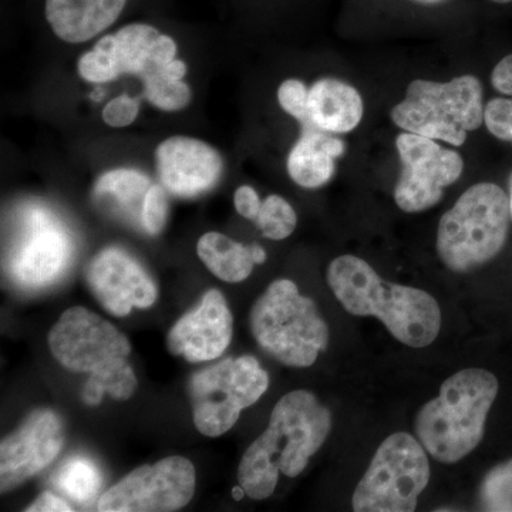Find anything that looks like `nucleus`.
Returning a JSON list of instances; mask_svg holds the SVG:
<instances>
[{"instance_id": "f257e3e1", "label": "nucleus", "mask_w": 512, "mask_h": 512, "mask_svg": "<svg viewBox=\"0 0 512 512\" xmlns=\"http://www.w3.org/2000/svg\"><path fill=\"white\" fill-rule=\"evenodd\" d=\"M332 429L330 412L311 392L295 390L276 403L268 429L248 447L238 481L252 500L274 494L279 474L296 477L318 453Z\"/></svg>"}, {"instance_id": "f03ea898", "label": "nucleus", "mask_w": 512, "mask_h": 512, "mask_svg": "<svg viewBox=\"0 0 512 512\" xmlns=\"http://www.w3.org/2000/svg\"><path fill=\"white\" fill-rule=\"evenodd\" d=\"M326 278L350 315L376 316L403 345L426 348L439 336L440 306L430 293L383 281L372 266L355 255L333 259Z\"/></svg>"}, {"instance_id": "7ed1b4c3", "label": "nucleus", "mask_w": 512, "mask_h": 512, "mask_svg": "<svg viewBox=\"0 0 512 512\" xmlns=\"http://www.w3.org/2000/svg\"><path fill=\"white\" fill-rule=\"evenodd\" d=\"M50 352L57 362L74 373H89L83 400L89 406L101 403L104 394L128 400L138 382L127 359L131 345L116 326L99 315L74 306L62 313L49 332Z\"/></svg>"}, {"instance_id": "20e7f679", "label": "nucleus", "mask_w": 512, "mask_h": 512, "mask_svg": "<svg viewBox=\"0 0 512 512\" xmlns=\"http://www.w3.org/2000/svg\"><path fill=\"white\" fill-rule=\"evenodd\" d=\"M497 377L485 369H464L448 377L436 399L421 407L416 436L431 457L454 464L476 450L497 399Z\"/></svg>"}, {"instance_id": "39448f33", "label": "nucleus", "mask_w": 512, "mask_h": 512, "mask_svg": "<svg viewBox=\"0 0 512 512\" xmlns=\"http://www.w3.org/2000/svg\"><path fill=\"white\" fill-rule=\"evenodd\" d=\"M510 197L493 183L468 188L441 217L437 252L454 272H468L500 254L510 228Z\"/></svg>"}, {"instance_id": "423d86ee", "label": "nucleus", "mask_w": 512, "mask_h": 512, "mask_svg": "<svg viewBox=\"0 0 512 512\" xmlns=\"http://www.w3.org/2000/svg\"><path fill=\"white\" fill-rule=\"evenodd\" d=\"M252 335L282 365L309 367L328 348V323L312 299L289 279H278L252 306Z\"/></svg>"}, {"instance_id": "0eeeda50", "label": "nucleus", "mask_w": 512, "mask_h": 512, "mask_svg": "<svg viewBox=\"0 0 512 512\" xmlns=\"http://www.w3.org/2000/svg\"><path fill=\"white\" fill-rule=\"evenodd\" d=\"M109 55L113 80L124 74L140 77L144 97L158 110L180 111L190 104L191 89L183 82L187 64L175 59L173 37L144 23L124 26L114 35L101 37Z\"/></svg>"}, {"instance_id": "6e6552de", "label": "nucleus", "mask_w": 512, "mask_h": 512, "mask_svg": "<svg viewBox=\"0 0 512 512\" xmlns=\"http://www.w3.org/2000/svg\"><path fill=\"white\" fill-rule=\"evenodd\" d=\"M390 117L404 131L460 147L484 123L483 86L471 74L447 83L414 80Z\"/></svg>"}, {"instance_id": "1a4fd4ad", "label": "nucleus", "mask_w": 512, "mask_h": 512, "mask_svg": "<svg viewBox=\"0 0 512 512\" xmlns=\"http://www.w3.org/2000/svg\"><path fill=\"white\" fill-rule=\"evenodd\" d=\"M430 481L426 448L407 433L387 437L377 448L352 498L356 512H412Z\"/></svg>"}, {"instance_id": "9d476101", "label": "nucleus", "mask_w": 512, "mask_h": 512, "mask_svg": "<svg viewBox=\"0 0 512 512\" xmlns=\"http://www.w3.org/2000/svg\"><path fill=\"white\" fill-rule=\"evenodd\" d=\"M268 387V373L254 356L228 357L195 373L188 386L195 427L204 436H222Z\"/></svg>"}, {"instance_id": "9b49d317", "label": "nucleus", "mask_w": 512, "mask_h": 512, "mask_svg": "<svg viewBox=\"0 0 512 512\" xmlns=\"http://www.w3.org/2000/svg\"><path fill=\"white\" fill-rule=\"evenodd\" d=\"M194 464L188 458L167 457L143 466L101 495V512H171L190 503L195 493Z\"/></svg>"}, {"instance_id": "f8f14e48", "label": "nucleus", "mask_w": 512, "mask_h": 512, "mask_svg": "<svg viewBox=\"0 0 512 512\" xmlns=\"http://www.w3.org/2000/svg\"><path fill=\"white\" fill-rule=\"evenodd\" d=\"M396 146L403 167L394 190L400 210H429L443 198L444 188L456 183L463 174L460 154L441 147L433 138L406 131L397 137Z\"/></svg>"}, {"instance_id": "ddd939ff", "label": "nucleus", "mask_w": 512, "mask_h": 512, "mask_svg": "<svg viewBox=\"0 0 512 512\" xmlns=\"http://www.w3.org/2000/svg\"><path fill=\"white\" fill-rule=\"evenodd\" d=\"M74 255L72 235L53 212L42 207L26 210L23 232L9 261L13 281L37 289L62 278Z\"/></svg>"}, {"instance_id": "4468645a", "label": "nucleus", "mask_w": 512, "mask_h": 512, "mask_svg": "<svg viewBox=\"0 0 512 512\" xmlns=\"http://www.w3.org/2000/svg\"><path fill=\"white\" fill-rule=\"evenodd\" d=\"M64 444L62 420L52 410H37L0 444L2 493L13 490L45 470Z\"/></svg>"}, {"instance_id": "2eb2a0df", "label": "nucleus", "mask_w": 512, "mask_h": 512, "mask_svg": "<svg viewBox=\"0 0 512 512\" xmlns=\"http://www.w3.org/2000/svg\"><path fill=\"white\" fill-rule=\"evenodd\" d=\"M87 284L114 316H127L134 308H151L157 301L153 278L120 248H106L94 256L87 269Z\"/></svg>"}, {"instance_id": "dca6fc26", "label": "nucleus", "mask_w": 512, "mask_h": 512, "mask_svg": "<svg viewBox=\"0 0 512 512\" xmlns=\"http://www.w3.org/2000/svg\"><path fill=\"white\" fill-rule=\"evenodd\" d=\"M157 171L165 190L175 197L195 198L220 181L224 161L214 147L192 137H170L156 150Z\"/></svg>"}, {"instance_id": "f3484780", "label": "nucleus", "mask_w": 512, "mask_h": 512, "mask_svg": "<svg viewBox=\"0 0 512 512\" xmlns=\"http://www.w3.org/2000/svg\"><path fill=\"white\" fill-rule=\"evenodd\" d=\"M231 311L224 296L211 289L194 311L187 313L167 336L168 350L191 363L218 359L232 339Z\"/></svg>"}, {"instance_id": "a211bd4d", "label": "nucleus", "mask_w": 512, "mask_h": 512, "mask_svg": "<svg viewBox=\"0 0 512 512\" xmlns=\"http://www.w3.org/2000/svg\"><path fill=\"white\" fill-rule=\"evenodd\" d=\"M127 0H46V19L67 43H83L113 25Z\"/></svg>"}, {"instance_id": "6ab92c4d", "label": "nucleus", "mask_w": 512, "mask_h": 512, "mask_svg": "<svg viewBox=\"0 0 512 512\" xmlns=\"http://www.w3.org/2000/svg\"><path fill=\"white\" fill-rule=\"evenodd\" d=\"M345 143L315 124L303 126L302 134L288 156L289 177L303 188L328 184L336 170L335 160L345 153Z\"/></svg>"}, {"instance_id": "aec40b11", "label": "nucleus", "mask_w": 512, "mask_h": 512, "mask_svg": "<svg viewBox=\"0 0 512 512\" xmlns=\"http://www.w3.org/2000/svg\"><path fill=\"white\" fill-rule=\"evenodd\" d=\"M309 114L320 130L349 133L363 117V100L355 87L336 79H322L309 90Z\"/></svg>"}, {"instance_id": "412c9836", "label": "nucleus", "mask_w": 512, "mask_h": 512, "mask_svg": "<svg viewBox=\"0 0 512 512\" xmlns=\"http://www.w3.org/2000/svg\"><path fill=\"white\" fill-rule=\"evenodd\" d=\"M197 254L205 266L229 284L245 281L254 269L252 245L239 244L220 232H207L197 244Z\"/></svg>"}, {"instance_id": "4be33fe9", "label": "nucleus", "mask_w": 512, "mask_h": 512, "mask_svg": "<svg viewBox=\"0 0 512 512\" xmlns=\"http://www.w3.org/2000/svg\"><path fill=\"white\" fill-rule=\"evenodd\" d=\"M150 178L140 171L119 168L101 175L94 185L99 200H109L126 214L140 215L144 198L150 190Z\"/></svg>"}, {"instance_id": "5701e85b", "label": "nucleus", "mask_w": 512, "mask_h": 512, "mask_svg": "<svg viewBox=\"0 0 512 512\" xmlns=\"http://www.w3.org/2000/svg\"><path fill=\"white\" fill-rule=\"evenodd\" d=\"M491 83L498 93L507 97L488 101L484 107L485 126L498 140L512 143V55L494 67Z\"/></svg>"}, {"instance_id": "b1692460", "label": "nucleus", "mask_w": 512, "mask_h": 512, "mask_svg": "<svg viewBox=\"0 0 512 512\" xmlns=\"http://www.w3.org/2000/svg\"><path fill=\"white\" fill-rule=\"evenodd\" d=\"M55 485L67 497L84 504L92 501L101 488V473L96 463L86 457H72L59 467Z\"/></svg>"}, {"instance_id": "393cba45", "label": "nucleus", "mask_w": 512, "mask_h": 512, "mask_svg": "<svg viewBox=\"0 0 512 512\" xmlns=\"http://www.w3.org/2000/svg\"><path fill=\"white\" fill-rule=\"evenodd\" d=\"M256 224L261 228L265 238L282 241L291 237L298 224V217L288 201L279 195H269L262 202Z\"/></svg>"}, {"instance_id": "a878e982", "label": "nucleus", "mask_w": 512, "mask_h": 512, "mask_svg": "<svg viewBox=\"0 0 512 512\" xmlns=\"http://www.w3.org/2000/svg\"><path fill=\"white\" fill-rule=\"evenodd\" d=\"M481 498L487 510L512 511V461L488 474Z\"/></svg>"}, {"instance_id": "bb28decb", "label": "nucleus", "mask_w": 512, "mask_h": 512, "mask_svg": "<svg viewBox=\"0 0 512 512\" xmlns=\"http://www.w3.org/2000/svg\"><path fill=\"white\" fill-rule=\"evenodd\" d=\"M278 101L282 110L298 120L302 127L313 124L309 114V90L301 80H285L279 86Z\"/></svg>"}, {"instance_id": "cd10ccee", "label": "nucleus", "mask_w": 512, "mask_h": 512, "mask_svg": "<svg viewBox=\"0 0 512 512\" xmlns=\"http://www.w3.org/2000/svg\"><path fill=\"white\" fill-rule=\"evenodd\" d=\"M168 217L167 195L160 185H151L143 202L141 210V227L148 235H158L163 232Z\"/></svg>"}, {"instance_id": "c85d7f7f", "label": "nucleus", "mask_w": 512, "mask_h": 512, "mask_svg": "<svg viewBox=\"0 0 512 512\" xmlns=\"http://www.w3.org/2000/svg\"><path fill=\"white\" fill-rule=\"evenodd\" d=\"M138 113H140V101L128 94H121L104 107L103 120L107 126L123 128L131 126L136 121Z\"/></svg>"}, {"instance_id": "c756f323", "label": "nucleus", "mask_w": 512, "mask_h": 512, "mask_svg": "<svg viewBox=\"0 0 512 512\" xmlns=\"http://www.w3.org/2000/svg\"><path fill=\"white\" fill-rule=\"evenodd\" d=\"M235 210L247 220L256 221L262 202L259 200L258 192L249 185H241L234 194Z\"/></svg>"}, {"instance_id": "7c9ffc66", "label": "nucleus", "mask_w": 512, "mask_h": 512, "mask_svg": "<svg viewBox=\"0 0 512 512\" xmlns=\"http://www.w3.org/2000/svg\"><path fill=\"white\" fill-rule=\"evenodd\" d=\"M28 512H52V511H73L72 505L67 503L63 498L57 497L56 494L46 491L40 494L32 504L26 508Z\"/></svg>"}, {"instance_id": "2f4dec72", "label": "nucleus", "mask_w": 512, "mask_h": 512, "mask_svg": "<svg viewBox=\"0 0 512 512\" xmlns=\"http://www.w3.org/2000/svg\"><path fill=\"white\" fill-rule=\"evenodd\" d=\"M252 255H254L255 264H264L266 261V252L265 249L259 247V245H252Z\"/></svg>"}, {"instance_id": "473e14b6", "label": "nucleus", "mask_w": 512, "mask_h": 512, "mask_svg": "<svg viewBox=\"0 0 512 512\" xmlns=\"http://www.w3.org/2000/svg\"><path fill=\"white\" fill-rule=\"evenodd\" d=\"M247 493H245L244 488H242V485L239 484L237 487L232 488V497H234L235 501H241L242 498L245 497Z\"/></svg>"}, {"instance_id": "72a5a7b5", "label": "nucleus", "mask_w": 512, "mask_h": 512, "mask_svg": "<svg viewBox=\"0 0 512 512\" xmlns=\"http://www.w3.org/2000/svg\"><path fill=\"white\" fill-rule=\"evenodd\" d=\"M412 2L420 3V5L434 6L446 3L447 0H412Z\"/></svg>"}, {"instance_id": "f704fd0d", "label": "nucleus", "mask_w": 512, "mask_h": 512, "mask_svg": "<svg viewBox=\"0 0 512 512\" xmlns=\"http://www.w3.org/2000/svg\"><path fill=\"white\" fill-rule=\"evenodd\" d=\"M510 208H511V217H512V177L510 183Z\"/></svg>"}, {"instance_id": "c9c22d12", "label": "nucleus", "mask_w": 512, "mask_h": 512, "mask_svg": "<svg viewBox=\"0 0 512 512\" xmlns=\"http://www.w3.org/2000/svg\"><path fill=\"white\" fill-rule=\"evenodd\" d=\"M491 2L501 3V5H504V3H510L512 0H491Z\"/></svg>"}]
</instances>
